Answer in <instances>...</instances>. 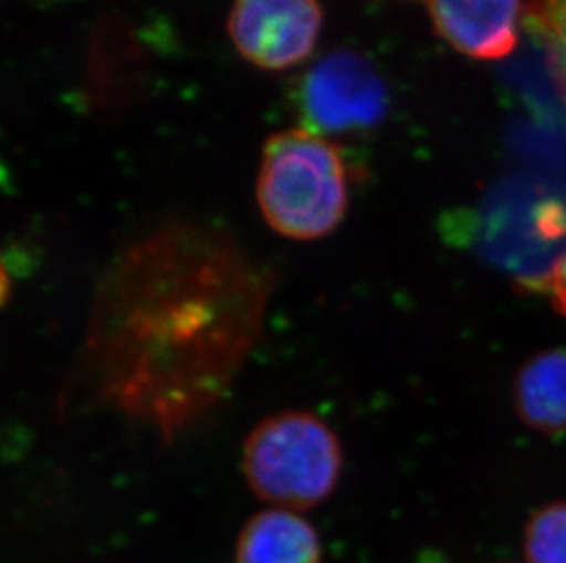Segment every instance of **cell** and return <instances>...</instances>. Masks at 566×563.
Masks as SVG:
<instances>
[{"label": "cell", "instance_id": "4", "mask_svg": "<svg viewBox=\"0 0 566 563\" xmlns=\"http://www.w3.org/2000/svg\"><path fill=\"white\" fill-rule=\"evenodd\" d=\"M295 107L301 127L328 138L378 125L389 107V94L369 59L354 50H336L301 77Z\"/></svg>", "mask_w": 566, "mask_h": 563}, {"label": "cell", "instance_id": "1", "mask_svg": "<svg viewBox=\"0 0 566 563\" xmlns=\"http://www.w3.org/2000/svg\"><path fill=\"white\" fill-rule=\"evenodd\" d=\"M268 273L217 229L175 224L116 258L97 289L85 359L97 394L177 436L235 383L261 336Z\"/></svg>", "mask_w": 566, "mask_h": 563}, {"label": "cell", "instance_id": "7", "mask_svg": "<svg viewBox=\"0 0 566 563\" xmlns=\"http://www.w3.org/2000/svg\"><path fill=\"white\" fill-rule=\"evenodd\" d=\"M237 563H321V542L311 521L286 509L262 510L242 527Z\"/></svg>", "mask_w": 566, "mask_h": 563}, {"label": "cell", "instance_id": "6", "mask_svg": "<svg viewBox=\"0 0 566 563\" xmlns=\"http://www.w3.org/2000/svg\"><path fill=\"white\" fill-rule=\"evenodd\" d=\"M434 32L475 61H499L517 49L523 0H428Z\"/></svg>", "mask_w": 566, "mask_h": 563}, {"label": "cell", "instance_id": "5", "mask_svg": "<svg viewBox=\"0 0 566 563\" xmlns=\"http://www.w3.org/2000/svg\"><path fill=\"white\" fill-rule=\"evenodd\" d=\"M323 21L319 0H233L226 28L248 63L283 72L314 54Z\"/></svg>", "mask_w": 566, "mask_h": 563}, {"label": "cell", "instance_id": "11", "mask_svg": "<svg viewBox=\"0 0 566 563\" xmlns=\"http://www.w3.org/2000/svg\"><path fill=\"white\" fill-rule=\"evenodd\" d=\"M539 287L556 302L557 309L566 314V247L562 255L557 256L554 266L546 272Z\"/></svg>", "mask_w": 566, "mask_h": 563}, {"label": "cell", "instance_id": "8", "mask_svg": "<svg viewBox=\"0 0 566 563\" xmlns=\"http://www.w3.org/2000/svg\"><path fill=\"white\" fill-rule=\"evenodd\" d=\"M515 410L534 431L566 434V350L532 357L515 379Z\"/></svg>", "mask_w": 566, "mask_h": 563}, {"label": "cell", "instance_id": "2", "mask_svg": "<svg viewBox=\"0 0 566 563\" xmlns=\"http://www.w3.org/2000/svg\"><path fill=\"white\" fill-rule=\"evenodd\" d=\"M255 198L262 219L279 236L295 242L331 236L350 202L342 150L301 125L272 134L262 147Z\"/></svg>", "mask_w": 566, "mask_h": 563}, {"label": "cell", "instance_id": "3", "mask_svg": "<svg viewBox=\"0 0 566 563\" xmlns=\"http://www.w3.org/2000/svg\"><path fill=\"white\" fill-rule=\"evenodd\" d=\"M336 432L306 410H283L253 426L242 447V472L259 500L303 512L331 498L342 478Z\"/></svg>", "mask_w": 566, "mask_h": 563}, {"label": "cell", "instance_id": "10", "mask_svg": "<svg viewBox=\"0 0 566 563\" xmlns=\"http://www.w3.org/2000/svg\"><path fill=\"white\" fill-rule=\"evenodd\" d=\"M524 24L556 52L566 68V0H532Z\"/></svg>", "mask_w": 566, "mask_h": 563}, {"label": "cell", "instance_id": "9", "mask_svg": "<svg viewBox=\"0 0 566 563\" xmlns=\"http://www.w3.org/2000/svg\"><path fill=\"white\" fill-rule=\"evenodd\" d=\"M526 563H566V503L537 510L524 529Z\"/></svg>", "mask_w": 566, "mask_h": 563}]
</instances>
